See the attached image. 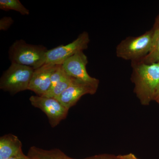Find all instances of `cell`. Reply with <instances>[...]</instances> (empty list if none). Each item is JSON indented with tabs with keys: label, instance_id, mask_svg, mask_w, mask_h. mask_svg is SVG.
<instances>
[{
	"label": "cell",
	"instance_id": "6da1fadb",
	"mask_svg": "<svg viewBox=\"0 0 159 159\" xmlns=\"http://www.w3.org/2000/svg\"><path fill=\"white\" fill-rule=\"evenodd\" d=\"M132 66L134 92L142 105H149L159 87V63L147 64L137 61L132 62Z\"/></svg>",
	"mask_w": 159,
	"mask_h": 159
},
{
	"label": "cell",
	"instance_id": "7a4b0ae2",
	"mask_svg": "<svg viewBox=\"0 0 159 159\" xmlns=\"http://www.w3.org/2000/svg\"><path fill=\"white\" fill-rule=\"evenodd\" d=\"M48 49L41 45L28 43L22 39L15 41L9 48L11 63L30 67L35 70L45 64Z\"/></svg>",
	"mask_w": 159,
	"mask_h": 159
},
{
	"label": "cell",
	"instance_id": "3957f363",
	"mask_svg": "<svg viewBox=\"0 0 159 159\" xmlns=\"http://www.w3.org/2000/svg\"><path fill=\"white\" fill-rule=\"evenodd\" d=\"M153 29L137 37H129L117 46V57L133 62L142 61L148 54L151 48Z\"/></svg>",
	"mask_w": 159,
	"mask_h": 159
},
{
	"label": "cell",
	"instance_id": "277c9868",
	"mask_svg": "<svg viewBox=\"0 0 159 159\" xmlns=\"http://www.w3.org/2000/svg\"><path fill=\"white\" fill-rule=\"evenodd\" d=\"M34 69L11 63L0 78V89L12 95L28 90Z\"/></svg>",
	"mask_w": 159,
	"mask_h": 159
},
{
	"label": "cell",
	"instance_id": "5b68a950",
	"mask_svg": "<svg viewBox=\"0 0 159 159\" xmlns=\"http://www.w3.org/2000/svg\"><path fill=\"white\" fill-rule=\"evenodd\" d=\"M90 41L89 33L84 31L72 43L48 50L46 55L45 64L62 65L66 60L77 52L87 49Z\"/></svg>",
	"mask_w": 159,
	"mask_h": 159
},
{
	"label": "cell",
	"instance_id": "8992f818",
	"mask_svg": "<svg viewBox=\"0 0 159 159\" xmlns=\"http://www.w3.org/2000/svg\"><path fill=\"white\" fill-rule=\"evenodd\" d=\"M29 100L31 105L46 114L52 127L57 126L68 114L69 110L55 98L36 95L31 96Z\"/></svg>",
	"mask_w": 159,
	"mask_h": 159
},
{
	"label": "cell",
	"instance_id": "52a82bcc",
	"mask_svg": "<svg viewBox=\"0 0 159 159\" xmlns=\"http://www.w3.org/2000/svg\"><path fill=\"white\" fill-rule=\"evenodd\" d=\"M99 85L92 84L75 78L74 81L64 92L56 98L66 108L70 110L85 95H94Z\"/></svg>",
	"mask_w": 159,
	"mask_h": 159
},
{
	"label": "cell",
	"instance_id": "ba28073f",
	"mask_svg": "<svg viewBox=\"0 0 159 159\" xmlns=\"http://www.w3.org/2000/svg\"><path fill=\"white\" fill-rule=\"evenodd\" d=\"M87 56L83 51H79L66 60L62 65L63 70L71 77L92 84L98 85L99 80L91 77L87 71Z\"/></svg>",
	"mask_w": 159,
	"mask_h": 159
},
{
	"label": "cell",
	"instance_id": "9c48e42d",
	"mask_svg": "<svg viewBox=\"0 0 159 159\" xmlns=\"http://www.w3.org/2000/svg\"><path fill=\"white\" fill-rule=\"evenodd\" d=\"M59 66L45 64L34 70L28 90L32 91L37 96H43L51 88V77Z\"/></svg>",
	"mask_w": 159,
	"mask_h": 159
},
{
	"label": "cell",
	"instance_id": "30bf717a",
	"mask_svg": "<svg viewBox=\"0 0 159 159\" xmlns=\"http://www.w3.org/2000/svg\"><path fill=\"white\" fill-rule=\"evenodd\" d=\"M28 155L32 159H77L69 157L58 148L46 150L34 146L29 148ZM82 159H118V157L114 155L102 154Z\"/></svg>",
	"mask_w": 159,
	"mask_h": 159
},
{
	"label": "cell",
	"instance_id": "8fae6325",
	"mask_svg": "<svg viewBox=\"0 0 159 159\" xmlns=\"http://www.w3.org/2000/svg\"><path fill=\"white\" fill-rule=\"evenodd\" d=\"M22 144L16 136L6 134L0 138V159H7L23 153Z\"/></svg>",
	"mask_w": 159,
	"mask_h": 159
},
{
	"label": "cell",
	"instance_id": "7c38bea8",
	"mask_svg": "<svg viewBox=\"0 0 159 159\" xmlns=\"http://www.w3.org/2000/svg\"><path fill=\"white\" fill-rule=\"evenodd\" d=\"M74 79L75 78L71 77L65 72L62 77L58 80L54 87L48 91L43 97L56 99L72 84Z\"/></svg>",
	"mask_w": 159,
	"mask_h": 159
},
{
	"label": "cell",
	"instance_id": "4fadbf2b",
	"mask_svg": "<svg viewBox=\"0 0 159 159\" xmlns=\"http://www.w3.org/2000/svg\"><path fill=\"white\" fill-rule=\"evenodd\" d=\"M151 48L148 55L141 61L147 64L159 63V25L157 24L156 27L153 29Z\"/></svg>",
	"mask_w": 159,
	"mask_h": 159
},
{
	"label": "cell",
	"instance_id": "5bb4252c",
	"mask_svg": "<svg viewBox=\"0 0 159 159\" xmlns=\"http://www.w3.org/2000/svg\"><path fill=\"white\" fill-rule=\"evenodd\" d=\"M0 9L4 11L14 10L22 15H29V10L23 6L19 0H1Z\"/></svg>",
	"mask_w": 159,
	"mask_h": 159
},
{
	"label": "cell",
	"instance_id": "9a60e30c",
	"mask_svg": "<svg viewBox=\"0 0 159 159\" xmlns=\"http://www.w3.org/2000/svg\"><path fill=\"white\" fill-rule=\"evenodd\" d=\"M14 23V20L10 16H4L0 20V30L7 31Z\"/></svg>",
	"mask_w": 159,
	"mask_h": 159
},
{
	"label": "cell",
	"instance_id": "2e32d148",
	"mask_svg": "<svg viewBox=\"0 0 159 159\" xmlns=\"http://www.w3.org/2000/svg\"><path fill=\"white\" fill-rule=\"evenodd\" d=\"M118 159H140L134 154L130 153L123 155H118Z\"/></svg>",
	"mask_w": 159,
	"mask_h": 159
},
{
	"label": "cell",
	"instance_id": "e0dca14e",
	"mask_svg": "<svg viewBox=\"0 0 159 159\" xmlns=\"http://www.w3.org/2000/svg\"><path fill=\"white\" fill-rule=\"evenodd\" d=\"M7 159H32L28 155H26L25 154L23 153L16 156L12 157L10 158Z\"/></svg>",
	"mask_w": 159,
	"mask_h": 159
},
{
	"label": "cell",
	"instance_id": "ac0fdd59",
	"mask_svg": "<svg viewBox=\"0 0 159 159\" xmlns=\"http://www.w3.org/2000/svg\"><path fill=\"white\" fill-rule=\"evenodd\" d=\"M154 100L156 101L157 103L159 104V87L158 89L157 90V91L156 93L155 96Z\"/></svg>",
	"mask_w": 159,
	"mask_h": 159
},
{
	"label": "cell",
	"instance_id": "d6986e66",
	"mask_svg": "<svg viewBox=\"0 0 159 159\" xmlns=\"http://www.w3.org/2000/svg\"><path fill=\"white\" fill-rule=\"evenodd\" d=\"M157 24H158V25H159V17L158 20V22L157 23Z\"/></svg>",
	"mask_w": 159,
	"mask_h": 159
}]
</instances>
